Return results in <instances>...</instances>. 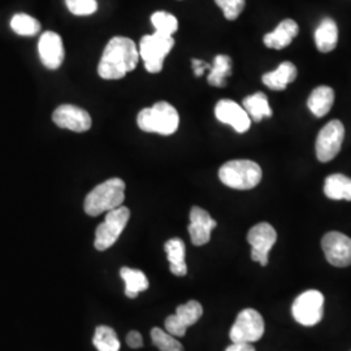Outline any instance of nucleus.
Masks as SVG:
<instances>
[{"mask_svg":"<svg viewBox=\"0 0 351 351\" xmlns=\"http://www.w3.org/2000/svg\"><path fill=\"white\" fill-rule=\"evenodd\" d=\"M138 60V49L132 39L113 37L103 51L98 75L103 80H120L136 69Z\"/></svg>","mask_w":351,"mask_h":351,"instance_id":"nucleus-1","label":"nucleus"},{"mask_svg":"<svg viewBox=\"0 0 351 351\" xmlns=\"http://www.w3.org/2000/svg\"><path fill=\"white\" fill-rule=\"evenodd\" d=\"M125 199V182L121 178H110L93 189L84 203L88 216H99L120 207Z\"/></svg>","mask_w":351,"mask_h":351,"instance_id":"nucleus-2","label":"nucleus"},{"mask_svg":"<svg viewBox=\"0 0 351 351\" xmlns=\"http://www.w3.org/2000/svg\"><path fill=\"white\" fill-rule=\"evenodd\" d=\"M137 124L143 132L171 136L178 129L180 116L172 104L158 101L150 108H145L138 113Z\"/></svg>","mask_w":351,"mask_h":351,"instance_id":"nucleus-3","label":"nucleus"},{"mask_svg":"<svg viewBox=\"0 0 351 351\" xmlns=\"http://www.w3.org/2000/svg\"><path fill=\"white\" fill-rule=\"evenodd\" d=\"M262 168L252 160H230L219 171L220 181L228 188L250 190L262 181Z\"/></svg>","mask_w":351,"mask_h":351,"instance_id":"nucleus-4","label":"nucleus"},{"mask_svg":"<svg viewBox=\"0 0 351 351\" xmlns=\"http://www.w3.org/2000/svg\"><path fill=\"white\" fill-rule=\"evenodd\" d=\"M175 46L172 36H165L155 32L145 36L139 43V56L145 62V68L150 73H159L163 69L164 59Z\"/></svg>","mask_w":351,"mask_h":351,"instance_id":"nucleus-5","label":"nucleus"},{"mask_svg":"<svg viewBox=\"0 0 351 351\" xmlns=\"http://www.w3.org/2000/svg\"><path fill=\"white\" fill-rule=\"evenodd\" d=\"M130 219V211L128 207L120 206L106 215L104 221L95 230L94 246L98 251H104L112 247L119 239L126 224Z\"/></svg>","mask_w":351,"mask_h":351,"instance_id":"nucleus-6","label":"nucleus"},{"mask_svg":"<svg viewBox=\"0 0 351 351\" xmlns=\"http://www.w3.org/2000/svg\"><path fill=\"white\" fill-rule=\"evenodd\" d=\"M324 295L319 290H307L302 293L293 303L291 314L304 326H313L323 319Z\"/></svg>","mask_w":351,"mask_h":351,"instance_id":"nucleus-7","label":"nucleus"},{"mask_svg":"<svg viewBox=\"0 0 351 351\" xmlns=\"http://www.w3.org/2000/svg\"><path fill=\"white\" fill-rule=\"evenodd\" d=\"M263 316L252 308H245L239 313L229 333L233 342L246 343L259 341L263 337Z\"/></svg>","mask_w":351,"mask_h":351,"instance_id":"nucleus-8","label":"nucleus"},{"mask_svg":"<svg viewBox=\"0 0 351 351\" xmlns=\"http://www.w3.org/2000/svg\"><path fill=\"white\" fill-rule=\"evenodd\" d=\"M345 137V126L339 120H332L317 134L316 156L320 162L333 160L342 147Z\"/></svg>","mask_w":351,"mask_h":351,"instance_id":"nucleus-9","label":"nucleus"},{"mask_svg":"<svg viewBox=\"0 0 351 351\" xmlns=\"http://www.w3.org/2000/svg\"><path fill=\"white\" fill-rule=\"evenodd\" d=\"M276 241V230L271 224L259 223L252 226L247 233V242L251 245V259L265 267L268 264L269 251Z\"/></svg>","mask_w":351,"mask_h":351,"instance_id":"nucleus-10","label":"nucleus"},{"mask_svg":"<svg viewBox=\"0 0 351 351\" xmlns=\"http://www.w3.org/2000/svg\"><path fill=\"white\" fill-rule=\"evenodd\" d=\"M203 315V307L197 301H189L185 304L177 307L175 315H171L165 319V330L175 336L184 337L186 335L189 326H194Z\"/></svg>","mask_w":351,"mask_h":351,"instance_id":"nucleus-11","label":"nucleus"},{"mask_svg":"<svg viewBox=\"0 0 351 351\" xmlns=\"http://www.w3.org/2000/svg\"><path fill=\"white\" fill-rule=\"evenodd\" d=\"M326 261L335 267L343 268L351 264V239L339 233L329 232L322 239Z\"/></svg>","mask_w":351,"mask_h":351,"instance_id":"nucleus-12","label":"nucleus"},{"mask_svg":"<svg viewBox=\"0 0 351 351\" xmlns=\"http://www.w3.org/2000/svg\"><path fill=\"white\" fill-rule=\"evenodd\" d=\"M52 120L56 125L75 133H84L91 128V117L85 110L73 106L63 104L52 113Z\"/></svg>","mask_w":351,"mask_h":351,"instance_id":"nucleus-13","label":"nucleus"},{"mask_svg":"<svg viewBox=\"0 0 351 351\" xmlns=\"http://www.w3.org/2000/svg\"><path fill=\"white\" fill-rule=\"evenodd\" d=\"M215 114L220 123L232 126L237 133H245L250 129V116L236 101L230 99L217 101L215 107Z\"/></svg>","mask_w":351,"mask_h":351,"instance_id":"nucleus-14","label":"nucleus"},{"mask_svg":"<svg viewBox=\"0 0 351 351\" xmlns=\"http://www.w3.org/2000/svg\"><path fill=\"white\" fill-rule=\"evenodd\" d=\"M217 223L210 216V213L201 207L194 206L190 211V224L188 226L189 234L193 245L203 246L210 242L211 232Z\"/></svg>","mask_w":351,"mask_h":351,"instance_id":"nucleus-15","label":"nucleus"},{"mask_svg":"<svg viewBox=\"0 0 351 351\" xmlns=\"http://www.w3.org/2000/svg\"><path fill=\"white\" fill-rule=\"evenodd\" d=\"M38 52L42 64L49 69H58L64 62L62 37L53 32H46L39 38Z\"/></svg>","mask_w":351,"mask_h":351,"instance_id":"nucleus-16","label":"nucleus"},{"mask_svg":"<svg viewBox=\"0 0 351 351\" xmlns=\"http://www.w3.org/2000/svg\"><path fill=\"white\" fill-rule=\"evenodd\" d=\"M298 32H300V27L294 20H290V19L284 20L277 25L272 33H268L264 36V45L268 49L282 50L288 47L291 40L297 37Z\"/></svg>","mask_w":351,"mask_h":351,"instance_id":"nucleus-17","label":"nucleus"},{"mask_svg":"<svg viewBox=\"0 0 351 351\" xmlns=\"http://www.w3.org/2000/svg\"><path fill=\"white\" fill-rule=\"evenodd\" d=\"M164 250L171 264L169 269L177 277L186 276L188 265L185 263V243L181 239H172L165 242Z\"/></svg>","mask_w":351,"mask_h":351,"instance_id":"nucleus-18","label":"nucleus"},{"mask_svg":"<svg viewBox=\"0 0 351 351\" xmlns=\"http://www.w3.org/2000/svg\"><path fill=\"white\" fill-rule=\"evenodd\" d=\"M297 68L290 62L280 64L276 71L265 73L262 77L264 85L272 90H285L289 84H291L297 78Z\"/></svg>","mask_w":351,"mask_h":351,"instance_id":"nucleus-19","label":"nucleus"},{"mask_svg":"<svg viewBox=\"0 0 351 351\" xmlns=\"http://www.w3.org/2000/svg\"><path fill=\"white\" fill-rule=\"evenodd\" d=\"M339 42V29L335 20L324 19L315 32V43L320 52H330L335 50Z\"/></svg>","mask_w":351,"mask_h":351,"instance_id":"nucleus-20","label":"nucleus"},{"mask_svg":"<svg viewBox=\"0 0 351 351\" xmlns=\"http://www.w3.org/2000/svg\"><path fill=\"white\" fill-rule=\"evenodd\" d=\"M324 193L333 201H351V178L345 175L328 176L324 184Z\"/></svg>","mask_w":351,"mask_h":351,"instance_id":"nucleus-21","label":"nucleus"},{"mask_svg":"<svg viewBox=\"0 0 351 351\" xmlns=\"http://www.w3.org/2000/svg\"><path fill=\"white\" fill-rule=\"evenodd\" d=\"M335 101V91L329 86H319L314 88L308 97L307 106L316 117H324L330 111Z\"/></svg>","mask_w":351,"mask_h":351,"instance_id":"nucleus-22","label":"nucleus"},{"mask_svg":"<svg viewBox=\"0 0 351 351\" xmlns=\"http://www.w3.org/2000/svg\"><path fill=\"white\" fill-rule=\"evenodd\" d=\"M120 276L125 282V295L128 298H136L141 291L149 288L147 277L139 269L123 267L120 269Z\"/></svg>","mask_w":351,"mask_h":351,"instance_id":"nucleus-23","label":"nucleus"},{"mask_svg":"<svg viewBox=\"0 0 351 351\" xmlns=\"http://www.w3.org/2000/svg\"><path fill=\"white\" fill-rule=\"evenodd\" d=\"M243 108L250 116L251 120L261 123L264 117H271L272 110L269 107L268 98L264 93H255L243 99Z\"/></svg>","mask_w":351,"mask_h":351,"instance_id":"nucleus-24","label":"nucleus"},{"mask_svg":"<svg viewBox=\"0 0 351 351\" xmlns=\"http://www.w3.org/2000/svg\"><path fill=\"white\" fill-rule=\"evenodd\" d=\"M232 75V60L226 55H217L210 68L208 84L215 88H224L226 77Z\"/></svg>","mask_w":351,"mask_h":351,"instance_id":"nucleus-25","label":"nucleus"},{"mask_svg":"<svg viewBox=\"0 0 351 351\" xmlns=\"http://www.w3.org/2000/svg\"><path fill=\"white\" fill-rule=\"evenodd\" d=\"M93 343L98 351H120V341L111 326H99L95 329Z\"/></svg>","mask_w":351,"mask_h":351,"instance_id":"nucleus-26","label":"nucleus"},{"mask_svg":"<svg viewBox=\"0 0 351 351\" xmlns=\"http://www.w3.org/2000/svg\"><path fill=\"white\" fill-rule=\"evenodd\" d=\"M11 27H12L13 32L17 33L19 36L32 37V36H36L40 30V24L32 16L25 14V13H19V14L13 16L12 20H11Z\"/></svg>","mask_w":351,"mask_h":351,"instance_id":"nucleus-27","label":"nucleus"},{"mask_svg":"<svg viewBox=\"0 0 351 351\" xmlns=\"http://www.w3.org/2000/svg\"><path fill=\"white\" fill-rule=\"evenodd\" d=\"M151 339L152 343L160 351H184L181 342L177 341L175 336L169 335L167 330H162L160 328H154L151 330Z\"/></svg>","mask_w":351,"mask_h":351,"instance_id":"nucleus-28","label":"nucleus"},{"mask_svg":"<svg viewBox=\"0 0 351 351\" xmlns=\"http://www.w3.org/2000/svg\"><path fill=\"white\" fill-rule=\"evenodd\" d=\"M151 23L155 26V32L165 36H173L178 29V21L175 16L164 11L154 13L151 16Z\"/></svg>","mask_w":351,"mask_h":351,"instance_id":"nucleus-29","label":"nucleus"},{"mask_svg":"<svg viewBox=\"0 0 351 351\" xmlns=\"http://www.w3.org/2000/svg\"><path fill=\"white\" fill-rule=\"evenodd\" d=\"M66 7L75 16H88L97 12V0H65Z\"/></svg>","mask_w":351,"mask_h":351,"instance_id":"nucleus-30","label":"nucleus"},{"mask_svg":"<svg viewBox=\"0 0 351 351\" xmlns=\"http://www.w3.org/2000/svg\"><path fill=\"white\" fill-rule=\"evenodd\" d=\"M216 4L221 8L226 20H237L243 11L246 0H215Z\"/></svg>","mask_w":351,"mask_h":351,"instance_id":"nucleus-31","label":"nucleus"},{"mask_svg":"<svg viewBox=\"0 0 351 351\" xmlns=\"http://www.w3.org/2000/svg\"><path fill=\"white\" fill-rule=\"evenodd\" d=\"M126 345L132 349H139L143 346V339L137 330H130L126 336Z\"/></svg>","mask_w":351,"mask_h":351,"instance_id":"nucleus-32","label":"nucleus"},{"mask_svg":"<svg viewBox=\"0 0 351 351\" xmlns=\"http://www.w3.org/2000/svg\"><path fill=\"white\" fill-rule=\"evenodd\" d=\"M191 63H193L194 73H195V75H198V77L203 75L206 69H210V68H211L210 64H207L206 62H203V60H199V59H193Z\"/></svg>","mask_w":351,"mask_h":351,"instance_id":"nucleus-33","label":"nucleus"},{"mask_svg":"<svg viewBox=\"0 0 351 351\" xmlns=\"http://www.w3.org/2000/svg\"><path fill=\"white\" fill-rule=\"evenodd\" d=\"M226 351H255V348L246 342H233L230 346L226 348Z\"/></svg>","mask_w":351,"mask_h":351,"instance_id":"nucleus-34","label":"nucleus"}]
</instances>
